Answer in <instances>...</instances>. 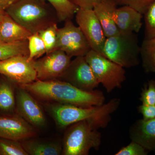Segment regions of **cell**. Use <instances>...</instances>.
<instances>
[{"label": "cell", "mask_w": 155, "mask_h": 155, "mask_svg": "<svg viewBox=\"0 0 155 155\" xmlns=\"http://www.w3.org/2000/svg\"><path fill=\"white\" fill-rule=\"evenodd\" d=\"M40 99L53 101L59 104L79 107H90L104 104L105 97L102 91L81 90L66 81L55 79L36 81L19 85Z\"/></svg>", "instance_id": "6da1fadb"}, {"label": "cell", "mask_w": 155, "mask_h": 155, "mask_svg": "<svg viewBox=\"0 0 155 155\" xmlns=\"http://www.w3.org/2000/svg\"><path fill=\"white\" fill-rule=\"evenodd\" d=\"M121 103L115 98L100 106L82 107L57 104L49 105L51 115L61 128H66L81 121H88L97 129L105 128L111 120V115L117 110Z\"/></svg>", "instance_id": "7a4b0ae2"}, {"label": "cell", "mask_w": 155, "mask_h": 155, "mask_svg": "<svg viewBox=\"0 0 155 155\" xmlns=\"http://www.w3.org/2000/svg\"><path fill=\"white\" fill-rule=\"evenodd\" d=\"M45 0H18L5 11L31 34L59 22L54 9Z\"/></svg>", "instance_id": "3957f363"}, {"label": "cell", "mask_w": 155, "mask_h": 155, "mask_svg": "<svg viewBox=\"0 0 155 155\" xmlns=\"http://www.w3.org/2000/svg\"><path fill=\"white\" fill-rule=\"evenodd\" d=\"M140 53L136 34L119 31L107 38L102 55L123 68H130L140 63Z\"/></svg>", "instance_id": "277c9868"}, {"label": "cell", "mask_w": 155, "mask_h": 155, "mask_svg": "<svg viewBox=\"0 0 155 155\" xmlns=\"http://www.w3.org/2000/svg\"><path fill=\"white\" fill-rule=\"evenodd\" d=\"M68 127L64 135L62 154L87 155L92 149H99L101 134L91 123L84 120Z\"/></svg>", "instance_id": "5b68a950"}, {"label": "cell", "mask_w": 155, "mask_h": 155, "mask_svg": "<svg viewBox=\"0 0 155 155\" xmlns=\"http://www.w3.org/2000/svg\"><path fill=\"white\" fill-rule=\"evenodd\" d=\"M85 58L97 80L107 92L122 87L126 80L124 68L93 50L87 54Z\"/></svg>", "instance_id": "8992f818"}, {"label": "cell", "mask_w": 155, "mask_h": 155, "mask_svg": "<svg viewBox=\"0 0 155 155\" xmlns=\"http://www.w3.org/2000/svg\"><path fill=\"white\" fill-rule=\"evenodd\" d=\"M55 50L63 51L72 58L85 56L91 48L79 26L68 20L63 27L58 28Z\"/></svg>", "instance_id": "52a82bcc"}, {"label": "cell", "mask_w": 155, "mask_h": 155, "mask_svg": "<svg viewBox=\"0 0 155 155\" xmlns=\"http://www.w3.org/2000/svg\"><path fill=\"white\" fill-rule=\"evenodd\" d=\"M75 15L78 25L81 29L91 49L102 54L107 38L93 9L79 8Z\"/></svg>", "instance_id": "ba28073f"}, {"label": "cell", "mask_w": 155, "mask_h": 155, "mask_svg": "<svg viewBox=\"0 0 155 155\" xmlns=\"http://www.w3.org/2000/svg\"><path fill=\"white\" fill-rule=\"evenodd\" d=\"M59 79L86 91L94 90L100 84L85 56L75 57L71 60L67 70Z\"/></svg>", "instance_id": "9c48e42d"}, {"label": "cell", "mask_w": 155, "mask_h": 155, "mask_svg": "<svg viewBox=\"0 0 155 155\" xmlns=\"http://www.w3.org/2000/svg\"><path fill=\"white\" fill-rule=\"evenodd\" d=\"M71 58L63 51L55 50L34 60L33 65L38 80L59 79L67 70Z\"/></svg>", "instance_id": "30bf717a"}, {"label": "cell", "mask_w": 155, "mask_h": 155, "mask_svg": "<svg viewBox=\"0 0 155 155\" xmlns=\"http://www.w3.org/2000/svg\"><path fill=\"white\" fill-rule=\"evenodd\" d=\"M0 74L19 86L37 79L33 61H28V56H15L0 61Z\"/></svg>", "instance_id": "8fae6325"}, {"label": "cell", "mask_w": 155, "mask_h": 155, "mask_svg": "<svg viewBox=\"0 0 155 155\" xmlns=\"http://www.w3.org/2000/svg\"><path fill=\"white\" fill-rule=\"evenodd\" d=\"M17 106L20 116L34 127H44L46 118L41 107L31 94L21 87L17 92Z\"/></svg>", "instance_id": "7c38bea8"}, {"label": "cell", "mask_w": 155, "mask_h": 155, "mask_svg": "<svg viewBox=\"0 0 155 155\" xmlns=\"http://www.w3.org/2000/svg\"><path fill=\"white\" fill-rule=\"evenodd\" d=\"M36 134L35 127L21 116H0V137L19 141Z\"/></svg>", "instance_id": "4fadbf2b"}, {"label": "cell", "mask_w": 155, "mask_h": 155, "mask_svg": "<svg viewBox=\"0 0 155 155\" xmlns=\"http://www.w3.org/2000/svg\"><path fill=\"white\" fill-rule=\"evenodd\" d=\"M129 134L132 141L141 145L148 151H155V119L136 121L130 126Z\"/></svg>", "instance_id": "5bb4252c"}, {"label": "cell", "mask_w": 155, "mask_h": 155, "mask_svg": "<svg viewBox=\"0 0 155 155\" xmlns=\"http://www.w3.org/2000/svg\"><path fill=\"white\" fill-rule=\"evenodd\" d=\"M143 15L127 6H122L114 11V19L119 31L138 33L141 29Z\"/></svg>", "instance_id": "9a60e30c"}, {"label": "cell", "mask_w": 155, "mask_h": 155, "mask_svg": "<svg viewBox=\"0 0 155 155\" xmlns=\"http://www.w3.org/2000/svg\"><path fill=\"white\" fill-rule=\"evenodd\" d=\"M117 6L114 0H103L93 8L102 26L106 38L119 32L114 19V11Z\"/></svg>", "instance_id": "2e32d148"}, {"label": "cell", "mask_w": 155, "mask_h": 155, "mask_svg": "<svg viewBox=\"0 0 155 155\" xmlns=\"http://www.w3.org/2000/svg\"><path fill=\"white\" fill-rule=\"evenodd\" d=\"M0 33L3 43H12L28 39L31 33L14 21L5 12L0 22Z\"/></svg>", "instance_id": "e0dca14e"}, {"label": "cell", "mask_w": 155, "mask_h": 155, "mask_svg": "<svg viewBox=\"0 0 155 155\" xmlns=\"http://www.w3.org/2000/svg\"><path fill=\"white\" fill-rule=\"evenodd\" d=\"M21 144L28 155H60L62 153L60 145L38 140H22Z\"/></svg>", "instance_id": "ac0fdd59"}, {"label": "cell", "mask_w": 155, "mask_h": 155, "mask_svg": "<svg viewBox=\"0 0 155 155\" xmlns=\"http://www.w3.org/2000/svg\"><path fill=\"white\" fill-rule=\"evenodd\" d=\"M142 67L147 73H155V37L144 38L140 45Z\"/></svg>", "instance_id": "d6986e66"}, {"label": "cell", "mask_w": 155, "mask_h": 155, "mask_svg": "<svg viewBox=\"0 0 155 155\" xmlns=\"http://www.w3.org/2000/svg\"><path fill=\"white\" fill-rule=\"evenodd\" d=\"M49 3L54 9L59 22L72 20L79 9L70 0H45Z\"/></svg>", "instance_id": "ffe728a7"}, {"label": "cell", "mask_w": 155, "mask_h": 155, "mask_svg": "<svg viewBox=\"0 0 155 155\" xmlns=\"http://www.w3.org/2000/svg\"><path fill=\"white\" fill-rule=\"evenodd\" d=\"M28 40L0 43V61L17 55L28 56Z\"/></svg>", "instance_id": "44dd1931"}, {"label": "cell", "mask_w": 155, "mask_h": 155, "mask_svg": "<svg viewBox=\"0 0 155 155\" xmlns=\"http://www.w3.org/2000/svg\"><path fill=\"white\" fill-rule=\"evenodd\" d=\"M28 60L34 61L46 54L45 46L38 33L32 34L28 38Z\"/></svg>", "instance_id": "7402d4cb"}, {"label": "cell", "mask_w": 155, "mask_h": 155, "mask_svg": "<svg viewBox=\"0 0 155 155\" xmlns=\"http://www.w3.org/2000/svg\"><path fill=\"white\" fill-rule=\"evenodd\" d=\"M15 106V97L11 86L8 82H2L0 84V110L10 111Z\"/></svg>", "instance_id": "603a6c76"}, {"label": "cell", "mask_w": 155, "mask_h": 155, "mask_svg": "<svg viewBox=\"0 0 155 155\" xmlns=\"http://www.w3.org/2000/svg\"><path fill=\"white\" fill-rule=\"evenodd\" d=\"M0 155H28L21 143L0 137Z\"/></svg>", "instance_id": "cb8c5ba5"}, {"label": "cell", "mask_w": 155, "mask_h": 155, "mask_svg": "<svg viewBox=\"0 0 155 155\" xmlns=\"http://www.w3.org/2000/svg\"><path fill=\"white\" fill-rule=\"evenodd\" d=\"M58 29V24H54L41 31L38 33L45 46L46 54L52 51L55 49Z\"/></svg>", "instance_id": "d4e9b609"}, {"label": "cell", "mask_w": 155, "mask_h": 155, "mask_svg": "<svg viewBox=\"0 0 155 155\" xmlns=\"http://www.w3.org/2000/svg\"><path fill=\"white\" fill-rule=\"evenodd\" d=\"M145 23V38L155 37V0L143 14Z\"/></svg>", "instance_id": "484cf974"}, {"label": "cell", "mask_w": 155, "mask_h": 155, "mask_svg": "<svg viewBox=\"0 0 155 155\" xmlns=\"http://www.w3.org/2000/svg\"><path fill=\"white\" fill-rule=\"evenodd\" d=\"M140 100L142 104L155 105V80L149 81L142 89Z\"/></svg>", "instance_id": "4316f807"}, {"label": "cell", "mask_w": 155, "mask_h": 155, "mask_svg": "<svg viewBox=\"0 0 155 155\" xmlns=\"http://www.w3.org/2000/svg\"><path fill=\"white\" fill-rule=\"evenodd\" d=\"M116 5L127 6L135 9L143 15L155 0H114Z\"/></svg>", "instance_id": "83f0119b"}, {"label": "cell", "mask_w": 155, "mask_h": 155, "mask_svg": "<svg viewBox=\"0 0 155 155\" xmlns=\"http://www.w3.org/2000/svg\"><path fill=\"white\" fill-rule=\"evenodd\" d=\"M148 152L141 145L131 140L129 144L122 147L115 155H146L147 154Z\"/></svg>", "instance_id": "f1b7e54d"}, {"label": "cell", "mask_w": 155, "mask_h": 155, "mask_svg": "<svg viewBox=\"0 0 155 155\" xmlns=\"http://www.w3.org/2000/svg\"><path fill=\"white\" fill-rule=\"evenodd\" d=\"M137 110L142 115L143 120L155 119V105L142 104L137 107Z\"/></svg>", "instance_id": "f546056e"}, {"label": "cell", "mask_w": 155, "mask_h": 155, "mask_svg": "<svg viewBox=\"0 0 155 155\" xmlns=\"http://www.w3.org/2000/svg\"><path fill=\"white\" fill-rule=\"evenodd\" d=\"M80 8L93 9L103 0H70Z\"/></svg>", "instance_id": "4dcf8cb0"}, {"label": "cell", "mask_w": 155, "mask_h": 155, "mask_svg": "<svg viewBox=\"0 0 155 155\" xmlns=\"http://www.w3.org/2000/svg\"><path fill=\"white\" fill-rule=\"evenodd\" d=\"M18 0H0V9L5 10L9 6Z\"/></svg>", "instance_id": "1f68e13d"}, {"label": "cell", "mask_w": 155, "mask_h": 155, "mask_svg": "<svg viewBox=\"0 0 155 155\" xmlns=\"http://www.w3.org/2000/svg\"><path fill=\"white\" fill-rule=\"evenodd\" d=\"M5 14V10L0 9V22L2 19L3 17H4Z\"/></svg>", "instance_id": "d6a6232c"}, {"label": "cell", "mask_w": 155, "mask_h": 155, "mask_svg": "<svg viewBox=\"0 0 155 155\" xmlns=\"http://www.w3.org/2000/svg\"><path fill=\"white\" fill-rule=\"evenodd\" d=\"M1 43L3 42H2V38H1V33H0V43Z\"/></svg>", "instance_id": "836d02e7"}]
</instances>
